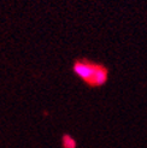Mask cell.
I'll list each match as a JSON object with an SVG mask.
<instances>
[{
    "label": "cell",
    "mask_w": 147,
    "mask_h": 148,
    "mask_svg": "<svg viewBox=\"0 0 147 148\" xmlns=\"http://www.w3.org/2000/svg\"><path fill=\"white\" fill-rule=\"evenodd\" d=\"M71 71L78 79L91 88L102 87L109 79V70L106 66L87 58H76L72 62Z\"/></svg>",
    "instance_id": "6da1fadb"
},
{
    "label": "cell",
    "mask_w": 147,
    "mask_h": 148,
    "mask_svg": "<svg viewBox=\"0 0 147 148\" xmlns=\"http://www.w3.org/2000/svg\"><path fill=\"white\" fill-rule=\"evenodd\" d=\"M62 143H63V148H76V142L70 135L64 134L63 138H62Z\"/></svg>",
    "instance_id": "7a4b0ae2"
}]
</instances>
